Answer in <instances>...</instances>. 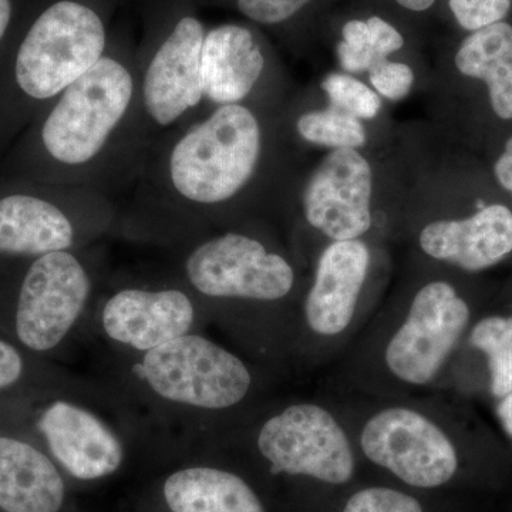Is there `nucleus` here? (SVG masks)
Listing matches in <instances>:
<instances>
[{
    "label": "nucleus",
    "mask_w": 512,
    "mask_h": 512,
    "mask_svg": "<svg viewBox=\"0 0 512 512\" xmlns=\"http://www.w3.org/2000/svg\"><path fill=\"white\" fill-rule=\"evenodd\" d=\"M204 28L198 19L183 18L177 23L144 77V106L160 126H170L198 106L202 90L201 53Z\"/></svg>",
    "instance_id": "obj_15"
},
{
    "label": "nucleus",
    "mask_w": 512,
    "mask_h": 512,
    "mask_svg": "<svg viewBox=\"0 0 512 512\" xmlns=\"http://www.w3.org/2000/svg\"><path fill=\"white\" fill-rule=\"evenodd\" d=\"M200 450L247 454L278 480L345 485L356 473V447L338 410L313 400L268 402Z\"/></svg>",
    "instance_id": "obj_3"
},
{
    "label": "nucleus",
    "mask_w": 512,
    "mask_h": 512,
    "mask_svg": "<svg viewBox=\"0 0 512 512\" xmlns=\"http://www.w3.org/2000/svg\"><path fill=\"white\" fill-rule=\"evenodd\" d=\"M342 39L336 46L340 66L348 73L367 72L383 60L377 55L366 19H350L340 30Z\"/></svg>",
    "instance_id": "obj_24"
},
{
    "label": "nucleus",
    "mask_w": 512,
    "mask_h": 512,
    "mask_svg": "<svg viewBox=\"0 0 512 512\" xmlns=\"http://www.w3.org/2000/svg\"><path fill=\"white\" fill-rule=\"evenodd\" d=\"M72 488L37 444L0 434V512H72Z\"/></svg>",
    "instance_id": "obj_17"
},
{
    "label": "nucleus",
    "mask_w": 512,
    "mask_h": 512,
    "mask_svg": "<svg viewBox=\"0 0 512 512\" xmlns=\"http://www.w3.org/2000/svg\"><path fill=\"white\" fill-rule=\"evenodd\" d=\"M470 343L488 360L490 389L501 399L512 392V316H488L471 328Z\"/></svg>",
    "instance_id": "obj_21"
},
{
    "label": "nucleus",
    "mask_w": 512,
    "mask_h": 512,
    "mask_svg": "<svg viewBox=\"0 0 512 512\" xmlns=\"http://www.w3.org/2000/svg\"><path fill=\"white\" fill-rule=\"evenodd\" d=\"M342 512H424V508L412 494L375 485L350 495Z\"/></svg>",
    "instance_id": "obj_25"
},
{
    "label": "nucleus",
    "mask_w": 512,
    "mask_h": 512,
    "mask_svg": "<svg viewBox=\"0 0 512 512\" xmlns=\"http://www.w3.org/2000/svg\"><path fill=\"white\" fill-rule=\"evenodd\" d=\"M373 171L353 148L332 150L303 192V215L330 241L362 239L373 225Z\"/></svg>",
    "instance_id": "obj_14"
},
{
    "label": "nucleus",
    "mask_w": 512,
    "mask_h": 512,
    "mask_svg": "<svg viewBox=\"0 0 512 512\" xmlns=\"http://www.w3.org/2000/svg\"><path fill=\"white\" fill-rule=\"evenodd\" d=\"M188 291L210 322L238 349L265 366L291 355L295 316L286 308L296 286L295 268L264 242L239 232L205 239L183 264Z\"/></svg>",
    "instance_id": "obj_2"
},
{
    "label": "nucleus",
    "mask_w": 512,
    "mask_h": 512,
    "mask_svg": "<svg viewBox=\"0 0 512 512\" xmlns=\"http://www.w3.org/2000/svg\"><path fill=\"white\" fill-rule=\"evenodd\" d=\"M127 67L101 57L92 69L64 90L42 130L47 153L59 163L82 165L106 146L133 99Z\"/></svg>",
    "instance_id": "obj_10"
},
{
    "label": "nucleus",
    "mask_w": 512,
    "mask_h": 512,
    "mask_svg": "<svg viewBox=\"0 0 512 512\" xmlns=\"http://www.w3.org/2000/svg\"><path fill=\"white\" fill-rule=\"evenodd\" d=\"M470 319V306L450 282L420 286L400 318H384L372 342L377 375L384 382L375 396H410L436 386Z\"/></svg>",
    "instance_id": "obj_6"
},
{
    "label": "nucleus",
    "mask_w": 512,
    "mask_h": 512,
    "mask_svg": "<svg viewBox=\"0 0 512 512\" xmlns=\"http://www.w3.org/2000/svg\"><path fill=\"white\" fill-rule=\"evenodd\" d=\"M367 72L373 89L386 99L402 100L412 90L414 73L409 64L393 62L387 57L373 64Z\"/></svg>",
    "instance_id": "obj_27"
},
{
    "label": "nucleus",
    "mask_w": 512,
    "mask_h": 512,
    "mask_svg": "<svg viewBox=\"0 0 512 512\" xmlns=\"http://www.w3.org/2000/svg\"><path fill=\"white\" fill-rule=\"evenodd\" d=\"M498 417L503 424L505 433L512 437V392L501 397L497 407Z\"/></svg>",
    "instance_id": "obj_32"
},
{
    "label": "nucleus",
    "mask_w": 512,
    "mask_h": 512,
    "mask_svg": "<svg viewBox=\"0 0 512 512\" xmlns=\"http://www.w3.org/2000/svg\"><path fill=\"white\" fill-rule=\"evenodd\" d=\"M35 427L37 446L76 490L113 480L144 453L133 421L101 383L60 390L40 409Z\"/></svg>",
    "instance_id": "obj_4"
},
{
    "label": "nucleus",
    "mask_w": 512,
    "mask_h": 512,
    "mask_svg": "<svg viewBox=\"0 0 512 512\" xmlns=\"http://www.w3.org/2000/svg\"><path fill=\"white\" fill-rule=\"evenodd\" d=\"M369 26L370 37H372L373 47H375L377 55L382 59H387L393 53L400 52L406 45L404 36L393 23L382 18L379 15L369 16L366 19Z\"/></svg>",
    "instance_id": "obj_29"
},
{
    "label": "nucleus",
    "mask_w": 512,
    "mask_h": 512,
    "mask_svg": "<svg viewBox=\"0 0 512 512\" xmlns=\"http://www.w3.org/2000/svg\"><path fill=\"white\" fill-rule=\"evenodd\" d=\"M261 147L255 114L241 104H225L175 144L170 157L171 183L187 201L221 204L251 180Z\"/></svg>",
    "instance_id": "obj_7"
},
{
    "label": "nucleus",
    "mask_w": 512,
    "mask_h": 512,
    "mask_svg": "<svg viewBox=\"0 0 512 512\" xmlns=\"http://www.w3.org/2000/svg\"><path fill=\"white\" fill-rule=\"evenodd\" d=\"M101 382L133 421L154 466L194 453L264 404L268 366L204 330L140 356H114Z\"/></svg>",
    "instance_id": "obj_1"
},
{
    "label": "nucleus",
    "mask_w": 512,
    "mask_h": 512,
    "mask_svg": "<svg viewBox=\"0 0 512 512\" xmlns=\"http://www.w3.org/2000/svg\"><path fill=\"white\" fill-rule=\"evenodd\" d=\"M94 281L72 251L37 256L30 265L15 309V333L29 352L53 353L89 332Z\"/></svg>",
    "instance_id": "obj_8"
},
{
    "label": "nucleus",
    "mask_w": 512,
    "mask_h": 512,
    "mask_svg": "<svg viewBox=\"0 0 512 512\" xmlns=\"http://www.w3.org/2000/svg\"><path fill=\"white\" fill-rule=\"evenodd\" d=\"M458 72L483 80L491 107L500 119L512 120V23H494L467 33L454 55Z\"/></svg>",
    "instance_id": "obj_20"
},
{
    "label": "nucleus",
    "mask_w": 512,
    "mask_h": 512,
    "mask_svg": "<svg viewBox=\"0 0 512 512\" xmlns=\"http://www.w3.org/2000/svg\"><path fill=\"white\" fill-rule=\"evenodd\" d=\"M446 6L458 28L466 33L503 22L512 12V0H446Z\"/></svg>",
    "instance_id": "obj_26"
},
{
    "label": "nucleus",
    "mask_w": 512,
    "mask_h": 512,
    "mask_svg": "<svg viewBox=\"0 0 512 512\" xmlns=\"http://www.w3.org/2000/svg\"><path fill=\"white\" fill-rule=\"evenodd\" d=\"M296 128L303 140L332 150H357L365 146L367 141V131L362 121L332 106L328 110L302 114L296 121Z\"/></svg>",
    "instance_id": "obj_22"
},
{
    "label": "nucleus",
    "mask_w": 512,
    "mask_h": 512,
    "mask_svg": "<svg viewBox=\"0 0 512 512\" xmlns=\"http://www.w3.org/2000/svg\"><path fill=\"white\" fill-rule=\"evenodd\" d=\"M365 399L356 414L338 413L369 463L417 490H436L456 477L457 444L437 416L436 402L369 394Z\"/></svg>",
    "instance_id": "obj_5"
},
{
    "label": "nucleus",
    "mask_w": 512,
    "mask_h": 512,
    "mask_svg": "<svg viewBox=\"0 0 512 512\" xmlns=\"http://www.w3.org/2000/svg\"><path fill=\"white\" fill-rule=\"evenodd\" d=\"M265 57L248 28L222 25L204 37L201 76L204 96L214 103L239 104L258 83Z\"/></svg>",
    "instance_id": "obj_18"
},
{
    "label": "nucleus",
    "mask_w": 512,
    "mask_h": 512,
    "mask_svg": "<svg viewBox=\"0 0 512 512\" xmlns=\"http://www.w3.org/2000/svg\"><path fill=\"white\" fill-rule=\"evenodd\" d=\"M372 254L363 239L330 241L320 252L312 285L293 323L291 355L338 348L359 322Z\"/></svg>",
    "instance_id": "obj_11"
},
{
    "label": "nucleus",
    "mask_w": 512,
    "mask_h": 512,
    "mask_svg": "<svg viewBox=\"0 0 512 512\" xmlns=\"http://www.w3.org/2000/svg\"><path fill=\"white\" fill-rule=\"evenodd\" d=\"M495 177L505 190L512 192V137L494 167Z\"/></svg>",
    "instance_id": "obj_31"
},
{
    "label": "nucleus",
    "mask_w": 512,
    "mask_h": 512,
    "mask_svg": "<svg viewBox=\"0 0 512 512\" xmlns=\"http://www.w3.org/2000/svg\"><path fill=\"white\" fill-rule=\"evenodd\" d=\"M315 0H237L239 12L261 25L274 26L288 22Z\"/></svg>",
    "instance_id": "obj_28"
},
{
    "label": "nucleus",
    "mask_w": 512,
    "mask_h": 512,
    "mask_svg": "<svg viewBox=\"0 0 512 512\" xmlns=\"http://www.w3.org/2000/svg\"><path fill=\"white\" fill-rule=\"evenodd\" d=\"M25 373L26 362L22 352L13 343L0 338V392L18 386Z\"/></svg>",
    "instance_id": "obj_30"
},
{
    "label": "nucleus",
    "mask_w": 512,
    "mask_h": 512,
    "mask_svg": "<svg viewBox=\"0 0 512 512\" xmlns=\"http://www.w3.org/2000/svg\"><path fill=\"white\" fill-rule=\"evenodd\" d=\"M393 2L396 3L399 8L407 10V12L420 15V13H426L433 9L439 0H393Z\"/></svg>",
    "instance_id": "obj_33"
},
{
    "label": "nucleus",
    "mask_w": 512,
    "mask_h": 512,
    "mask_svg": "<svg viewBox=\"0 0 512 512\" xmlns=\"http://www.w3.org/2000/svg\"><path fill=\"white\" fill-rule=\"evenodd\" d=\"M322 89L329 97L330 106L345 111L356 119H375L382 109L379 94L350 74H328L323 79Z\"/></svg>",
    "instance_id": "obj_23"
},
{
    "label": "nucleus",
    "mask_w": 512,
    "mask_h": 512,
    "mask_svg": "<svg viewBox=\"0 0 512 512\" xmlns=\"http://www.w3.org/2000/svg\"><path fill=\"white\" fill-rule=\"evenodd\" d=\"M106 46L93 9L62 0L33 23L16 57V82L36 100L52 99L99 62Z\"/></svg>",
    "instance_id": "obj_9"
},
{
    "label": "nucleus",
    "mask_w": 512,
    "mask_h": 512,
    "mask_svg": "<svg viewBox=\"0 0 512 512\" xmlns=\"http://www.w3.org/2000/svg\"><path fill=\"white\" fill-rule=\"evenodd\" d=\"M419 245L434 261L484 271L512 252V211L493 204L463 220L430 222L420 231Z\"/></svg>",
    "instance_id": "obj_16"
},
{
    "label": "nucleus",
    "mask_w": 512,
    "mask_h": 512,
    "mask_svg": "<svg viewBox=\"0 0 512 512\" xmlns=\"http://www.w3.org/2000/svg\"><path fill=\"white\" fill-rule=\"evenodd\" d=\"M210 322L190 291L123 286L94 305L93 330L114 356H140ZM87 332V333H89Z\"/></svg>",
    "instance_id": "obj_12"
},
{
    "label": "nucleus",
    "mask_w": 512,
    "mask_h": 512,
    "mask_svg": "<svg viewBox=\"0 0 512 512\" xmlns=\"http://www.w3.org/2000/svg\"><path fill=\"white\" fill-rule=\"evenodd\" d=\"M12 18V3L10 0H0V39L5 36Z\"/></svg>",
    "instance_id": "obj_34"
},
{
    "label": "nucleus",
    "mask_w": 512,
    "mask_h": 512,
    "mask_svg": "<svg viewBox=\"0 0 512 512\" xmlns=\"http://www.w3.org/2000/svg\"><path fill=\"white\" fill-rule=\"evenodd\" d=\"M76 241L72 220L52 202L23 194L0 200V254L37 258L70 251Z\"/></svg>",
    "instance_id": "obj_19"
},
{
    "label": "nucleus",
    "mask_w": 512,
    "mask_h": 512,
    "mask_svg": "<svg viewBox=\"0 0 512 512\" xmlns=\"http://www.w3.org/2000/svg\"><path fill=\"white\" fill-rule=\"evenodd\" d=\"M156 467L136 512H269L251 478L215 451H194Z\"/></svg>",
    "instance_id": "obj_13"
}]
</instances>
